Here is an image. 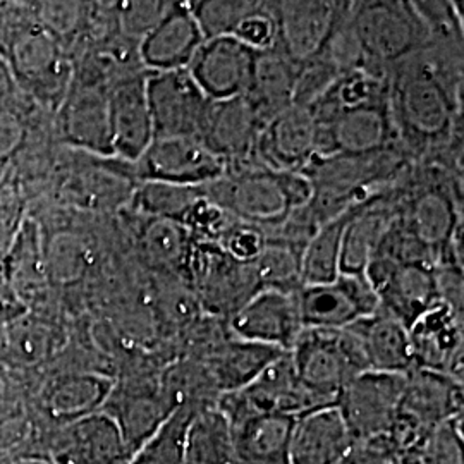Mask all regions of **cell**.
I'll return each mask as SVG.
<instances>
[{
  "instance_id": "cell-21",
  "label": "cell",
  "mask_w": 464,
  "mask_h": 464,
  "mask_svg": "<svg viewBox=\"0 0 464 464\" xmlns=\"http://www.w3.org/2000/svg\"><path fill=\"white\" fill-rule=\"evenodd\" d=\"M354 439L337 406H325L295 418L289 464H344Z\"/></svg>"
},
{
  "instance_id": "cell-12",
  "label": "cell",
  "mask_w": 464,
  "mask_h": 464,
  "mask_svg": "<svg viewBox=\"0 0 464 464\" xmlns=\"http://www.w3.org/2000/svg\"><path fill=\"white\" fill-rule=\"evenodd\" d=\"M316 157L370 155L389 149L394 136L389 102L315 117Z\"/></svg>"
},
{
  "instance_id": "cell-38",
  "label": "cell",
  "mask_w": 464,
  "mask_h": 464,
  "mask_svg": "<svg viewBox=\"0 0 464 464\" xmlns=\"http://www.w3.org/2000/svg\"><path fill=\"white\" fill-rule=\"evenodd\" d=\"M301 253V249L268 237L262 255L251 264L260 289L296 293L303 285Z\"/></svg>"
},
{
  "instance_id": "cell-37",
  "label": "cell",
  "mask_w": 464,
  "mask_h": 464,
  "mask_svg": "<svg viewBox=\"0 0 464 464\" xmlns=\"http://www.w3.org/2000/svg\"><path fill=\"white\" fill-rule=\"evenodd\" d=\"M140 245L151 266L166 270H184L193 239L172 220L150 218L140 234Z\"/></svg>"
},
{
  "instance_id": "cell-16",
  "label": "cell",
  "mask_w": 464,
  "mask_h": 464,
  "mask_svg": "<svg viewBox=\"0 0 464 464\" xmlns=\"http://www.w3.org/2000/svg\"><path fill=\"white\" fill-rule=\"evenodd\" d=\"M351 2H274L279 23V47L304 64L324 50Z\"/></svg>"
},
{
  "instance_id": "cell-18",
  "label": "cell",
  "mask_w": 464,
  "mask_h": 464,
  "mask_svg": "<svg viewBox=\"0 0 464 464\" xmlns=\"http://www.w3.org/2000/svg\"><path fill=\"white\" fill-rule=\"evenodd\" d=\"M109 114L114 157L138 162L153 141L145 74H128L109 84Z\"/></svg>"
},
{
  "instance_id": "cell-28",
  "label": "cell",
  "mask_w": 464,
  "mask_h": 464,
  "mask_svg": "<svg viewBox=\"0 0 464 464\" xmlns=\"http://www.w3.org/2000/svg\"><path fill=\"white\" fill-rule=\"evenodd\" d=\"M295 418L253 413L229 425L239 463H289L287 449Z\"/></svg>"
},
{
  "instance_id": "cell-10",
  "label": "cell",
  "mask_w": 464,
  "mask_h": 464,
  "mask_svg": "<svg viewBox=\"0 0 464 464\" xmlns=\"http://www.w3.org/2000/svg\"><path fill=\"white\" fill-rule=\"evenodd\" d=\"M153 140L198 138L210 107L188 69L150 72L147 76Z\"/></svg>"
},
{
  "instance_id": "cell-46",
  "label": "cell",
  "mask_w": 464,
  "mask_h": 464,
  "mask_svg": "<svg viewBox=\"0 0 464 464\" xmlns=\"http://www.w3.org/2000/svg\"><path fill=\"white\" fill-rule=\"evenodd\" d=\"M24 222L23 207L11 188L0 186V262L5 258Z\"/></svg>"
},
{
  "instance_id": "cell-22",
  "label": "cell",
  "mask_w": 464,
  "mask_h": 464,
  "mask_svg": "<svg viewBox=\"0 0 464 464\" xmlns=\"http://www.w3.org/2000/svg\"><path fill=\"white\" fill-rule=\"evenodd\" d=\"M461 382L431 370L415 368L406 373L404 392L398 411L435 433L444 423L461 415Z\"/></svg>"
},
{
  "instance_id": "cell-24",
  "label": "cell",
  "mask_w": 464,
  "mask_h": 464,
  "mask_svg": "<svg viewBox=\"0 0 464 464\" xmlns=\"http://www.w3.org/2000/svg\"><path fill=\"white\" fill-rule=\"evenodd\" d=\"M131 456L114 418L92 413L67 427L55 459L59 464H128Z\"/></svg>"
},
{
  "instance_id": "cell-9",
  "label": "cell",
  "mask_w": 464,
  "mask_h": 464,
  "mask_svg": "<svg viewBox=\"0 0 464 464\" xmlns=\"http://www.w3.org/2000/svg\"><path fill=\"white\" fill-rule=\"evenodd\" d=\"M184 270L191 274L201 303L212 314L231 318L260 291L251 264L234 262L217 243L193 241Z\"/></svg>"
},
{
  "instance_id": "cell-40",
  "label": "cell",
  "mask_w": 464,
  "mask_h": 464,
  "mask_svg": "<svg viewBox=\"0 0 464 464\" xmlns=\"http://www.w3.org/2000/svg\"><path fill=\"white\" fill-rule=\"evenodd\" d=\"M255 52L274 49L279 45V23L274 2H255L246 16L243 17L231 34Z\"/></svg>"
},
{
  "instance_id": "cell-48",
  "label": "cell",
  "mask_w": 464,
  "mask_h": 464,
  "mask_svg": "<svg viewBox=\"0 0 464 464\" xmlns=\"http://www.w3.org/2000/svg\"><path fill=\"white\" fill-rule=\"evenodd\" d=\"M26 136L24 122L11 105L0 107V164L13 157Z\"/></svg>"
},
{
  "instance_id": "cell-15",
  "label": "cell",
  "mask_w": 464,
  "mask_h": 464,
  "mask_svg": "<svg viewBox=\"0 0 464 464\" xmlns=\"http://www.w3.org/2000/svg\"><path fill=\"white\" fill-rule=\"evenodd\" d=\"M61 133L69 145L100 157H114L109 84L100 80H74L61 107Z\"/></svg>"
},
{
  "instance_id": "cell-8",
  "label": "cell",
  "mask_w": 464,
  "mask_h": 464,
  "mask_svg": "<svg viewBox=\"0 0 464 464\" xmlns=\"http://www.w3.org/2000/svg\"><path fill=\"white\" fill-rule=\"evenodd\" d=\"M304 329H346L381 310V301L363 274H339L327 284L301 285L296 291Z\"/></svg>"
},
{
  "instance_id": "cell-41",
  "label": "cell",
  "mask_w": 464,
  "mask_h": 464,
  "mask_svg": "<svg viewBox=\"0 0 464 464\" xmlns=\"http://www.w3.org/2000/svg\"><path fill=\"white\" fill-rule=\"evenodd\" d=\"M189 5L201 34L205 40H208L217 36H231L237 23L248 14L255 2H191Z\"/></svg>"
},
{
  "instance_id": "cell-35",
  "label": "cell",
  "mask_w": 464,
  "mask_h": 464,
  "mask_svg": "<svg viewBox=\"0 0 464 464\" xmlns=\"http://www.w3.org/2000/svg\"><path fill=\"white\" fill-rule=\"evenodd\" d=\"M207 402L184 399L128 464H183L188 427L199 406Z\"/></svg>"
},
{
  "instance_id": "cell-11",
  "label": "cell",
  "mask_w": 464,
  "mask_h": 464,
  "mask_svg": "<svg viewBox=\"0 0 464 464\" xmlns=\"http://www.w3.org/2000/svg\"><path fill=\"white\" fill-rule=\"evenodd\" d=\"M143 181L205 188L220 179L227 164L198 138H159L134 162Z\"/></svg>"
},
{
  "instance_id": "cell-2",
  "label": "cell",
  "mask_w": 464,
  "mask_h": 464,
  "mask_svg": "<svg viewBox=\"0 0 464 464\" xmlns=\"http://www.w3.org/2000/svg\"><path fill=\"white\" fill-rule=\"evenodd\" d=\"M389 107L394 130L416 143L442 140L456 117L450 84L420 52L396 64L389 78Z\"/></svg>"
},
{
  "instance_id": "cell-33",
  "label": "cell",
  "mask_w": 464,
  "mask_h": 464,
  "mask_svg": "<svg viewBox=\"0 0 464 464\" xmlns=\"http://www.w3.org/2000/svg\"><path fill=\"white\" fill-rule=\"evenodd\" d=\"M282 353L285 351L237 339L217 353L210 373L222 394L239 391L255 381Z\"/></svg>"
},
{
  "instance_id": "cell-20",
  "label": "cell",
  "mask_w": 464,
  "mask_h": 464,
  "mask_svg": "<svg viewBox=\"0 0 464 464\" xmlns=\"http://www.w3.org/2000/svg\"><path fill=\"white\" fill-rule=\"evenodd\" d=\"M266 124L248 99L210 102L198 140L227 166L253 159L256 140Z\"/></svg>"
},
{
  "instance_id": "cell-4",
  "label": "cell",
  "mask_w": 464,
  "mask_h": 464,
  "mask_svg": "<svg viewBox=\"0 0 464 464\" xmlns=\"http://www.w3.org/2000/svg\"><path fill=\"white\" fill-rule=\"evenodd\" d=\"M351 26L365 67L382 72L421 52L430 42L413 2H356L351 5Z\"/></svg>"
},
{
  "instance_id": "cell-3",
  "label": "cell",
  "mask_w": 464,
  "mask_h": 464,
  "mask_svg": "<svg viewBox=\"0 0 464 464\" xmlns=\"http://www.w3.org/2000/svg\"><path fill=\"white\" fill-rule=\"evenodd\" d=\"M289 358L298 381L325 404H335L343 389L368 370L358 335L346 329H303Z\"/></svg>"
},
{
  "instance_id": "cell-49",
  "label": "cell",
  "mask_w": 464,
  "mask_h": 464,
  "mask_svg": "<svg viewBox=\"0 0 464 464\" xmlns=\"http://www.w3.org/2000/svg\"><path fill=\"white\" fill-rule=\"evenodd\" d=\"M16 88V84L13 82L9 69L4 64L2 57H0V107L9 105V97L13 93V90Z\"/></svg>"
},
{
  "instance_id": "cell-29",
  "label": "cell",
  "mask_w": 464,
  "mask_h": 464,
  "mask_svg": "<svg viewBox=\"0 0 464 464\" xmlns=\"http://www.w3.org/2000/svg\"><path fill=\"white\" fill-rule=\"evenodd\" d=\"M375 201L377 198L366 201L349 217L343 236L339 274H363L385 232L396 218V214L389 208L375 207Z\"/></svg>"
},
{
  "instance_id": "cell-14",
  "label": "cell",
  "mask_w": 464,
  "mask_h": 464,
  "mask_svg": "<svg viewBox=\"0 0 464 464\" xmlns=\"http://www.w3.org/2000/svg\"><path fill=\"white\" fill-rule=\"evenodd\" d=\"M229 327L236 339L291 351L304 329L296 293L260 289L229 318Z\"/></svg>"
},
{
  "instance_id": "cell-44",
  "label": "cell",
  "mask_w": 464,
  "mask_h": 464,
  "mask_svg": "<svg viewBox=\"0 0 464 464\" xmlns=\"http://www.w3.org/2000/svg\"><path fill=\"white\" fill-rule=\"evenodd\" d=\"M109 385L102 379L82 377L72 379L63 385L57 394V404H61V411L69 415H92L93 406L100 404L107 396Z\"/></svg>"
},
{
  "instance_id": "cell-27",
  "label": "cell",
  "mask_w": 464,
  "mask_h": 464,
  "mask_svg": "<svg viewBox=\"0 0 464 464\" xmlns=\"http://www.w3.org/2000/svg\"><path fill=\"white\" fill-rule=\"evenodd\" d=\"M2 266L23 308L44 296L50 281L45 262V241L34 220L24 218L13 246L2 260Z\"/></svg>"
},
{
  "instance_id": "cell-17",
  "label": "cell",
  "mask_w": 464,
  "mask_h": 464,
  "mask_svg": "<svg viewBox=\"0 0 464 464\" xmlns=\"http://www.w3.org/2000/svg\"><path fill=\"white\" fill-rule=\"evenodd\" d=\"M318 128L308 107L293 105L268 121L256 140L253 157L262 166L303 172L316 157Z\"/></svg>"
},
{
  "instance_id": "cell-43",
  "label": "cell",
  "mask_w": 464,
  "mask_h": 464,
  "mask_svg": "<svg viewBox=\"0 0 464 464\" xmlns=\"http://www.w3.org/2000/svg\"><path fill=\"white\" fill-rule=\"evenodd\" d=\"M268 234L260 227L234 220L218 239L220 249L239 264H253L266 246Z\"/></svg>"
},
{
  "instance_id": "cell-19",
  "label": "cell",
  "mask_w": 464,
  "mask_h": 464,
  "mask_svg": "<svg viewBox=\"0 0 464 464\" xmlns=\"http://www.w3.org/2000/svg\"><path fill=\"white\" fill-rule=\"evenodd\" d=\"M205 36L189 4L172 2L164 16L140 40L138 55L151 72L188 69Z\"/></svg>"
},
{
  "instance_id": "cell-7",
  "label": "cell",
  "mask_w": 464,
  "mask_h": 464,
  "mask_svg": "<svg viewBox=\"0 0 464 464\" xmlns=\"http://www.w3.org/2000/svg\"><path fill=\"white\" fill-rule=\"evenodd\" d=\"M406 375L366 370L343 389L335 401L354 444L387 435L398 413Z\"/></svg>"
},
{
  "instance_id": "cell-26",
  "label": "cell",
  "mask_w": 464,
  "mask_h": 464,
  "mask_svg": "<svg viewBox=\"0 0 464 464\" xmlns=\"http://www.w3.org/2000/svg\"><path fill=\"white\" fill-rule=\"evenodd\" d=\"M299 67L301 64L295 63L279 45L256 52L253 80L245 97L264 124L293 107Z\"/></svg>"
},
{
  "instance_id": "cell-25",
  "label": "cell",
  "mask_w": 464,
  "mask_h": 464,
  "mask_svg": "<svg viewBox=\"0 0 464 464\" xmlns=\"http://www.w3.org/2000/svg\"><path fill=\"white\" fill-rule=\"evenodd\" d=\"M362 343L366 366L373 372L406 375L415 370L410 329L394 316L379 310L349 325Z\"/></svg>"
},
{
  "instance_id": "cell-36",
  "label": "cell",
  "mask_w": 464,
  "mask_h": 464,
  "mask_svg": "<svg viewBox=\"0 0 464 464\" xmlns=\"http://www.w3.org/2000/svg\"><path fill=\"white\" fill-rule=\"evenodd\" d=\"M57 348L55 331L34 316L19 314L5 322L0 335V351L19 365L44 362Z\"/></svg>"
},
{
  "instance_id": "cell-6",
  "label": "cell",
  "mask_w": 464,
  "mask_h": 464,
  "mask_svg": "<svg viewBox=\"0 0 464 464\" xmlns=\"http://www.w3.org/2000/svg\"><path fill=\"white\" fill-rule=\"evenodd\" d=\"M363 276L379 296L381 310L408 329L442 301L437 266L430 264H398L387 256L373 255Z\"/></svg>"
},
{
  "instance_id": "cell-31",
  "label": "cell",
  "mask_w": 464,
  "mask_h": 464,
  "mask_svg": "<svg viewBox=\"0 0 464 464\" xmlns=\"http://www.w3.org/2000/svg\"><path fill=\"white\" fill-rule=\"evenodd\" d=\"M236 463L229 421L216 404L199 406L186 433L183 464Z\"/></svg>"
},
{
  "instance_id": "cell-23",
  "label": "cell",
  "mask_w": 464,
  "mask_h": 464,
  "mask_svg": "<svg viewBox=\"0 0 464 464\" xmlns=\"http://www.w3.org/2000/svg\"><path fill=\"white\" fill-rule=\"evenodd\" d=\"M416 368L456 377V363L463 356L461 318L448 303L439 301L410 327Z\"/></svg>"
},
{
  "instance_id": "cell-45",
  "label": "cell",
  "mask_w": 464,
  "mask_h": 464,
  "mask_svg": "<svg viewBox=\"0 0 464 464\" xmlns=\"http://www.w3.org/2000/svg\"><path fill=\"white\" fill-rule=\"evenodd\" d=\"M164 2H130L121 7V24L128 36H140V40L164 16Z\"/></svg>"
},
{
  "instance_id": "cell-47",
  "label": "cell",
  "mask_w": 464,
  "mask_h": 464,
  "mask_svg": "<svg viewBox=\"0 0 464 464\" xmlns=\"http://www.w3.org/2000/svg\"><path fill=\"white\" fill-rule=\"evenodd\" d=\"M344 464H399L398 452L387 435L358 442Z\"/></svg>"
},
{
  "instance_id": "cell-42",
  "label": "cell",
  "mask_w": 464,
  "mask_h": 464,
  "mask_svg": "<svg viewBox=\"0 0 464 464\" xmlns=\"http://www.w3.org/2000/svg\"><path fill=\"white\" fill-rule=\"evenodd\" d=\"M86 246L71 236L59 234L49 245H45V262L49 279L59 282H71L78 279L86 268Z\"/></svg>"
},
{
  "instance_id": "cell-32",
  "label": "cell",
  "mask_w": 464,
  "mask_h": 464,
  "mask_svg": "<svg viewBox=\"0 0 464 464\" xmlns=\"http://www.w3.org/2000/svg\"><path fill=\"white\" fill-rule=\"evenodd\" d=\"M389 102V74L368 67L353 69L341 74L331 88L308 107L314 116L324 117L368 105Z\"/></svg>"
},
{
  "instance_id": "cell-34",
  "label": "cell",
  "mask_w": 464,
  "mask_h": 464,
  "mask_svg": "<svg viewBox=\"0 0 464 464\" xmlns=\"http://www.w3.org/2000/svg\"><path fill=\"white\" fill-rule=\"evenodd\" d=\"M356 208L322 224L308 239V243L304 245V249L301 253V284L303 285L327 284L337 279L341 272L343 236L348 226L349 217L353 216Z\"/></svg>"
},
{
  "instance_id": "cell-13",
  "label": "cell",
  "mask_w": 464,
  "mask_h": 464,
  "mask_svg": "<svg viewBox=\"0 0 464 464\" xmlns=\"http://www.w3.org/2000/svg\"><path fill=\"white\" fill-rule=\"evenodd\" d=\"M256 52L232 36L208 38L195 53L188 72L210 102L248 93Z\"/></svg>"
},
{
  "instance_id": "cell-39",
  "label": "cell",
  "mask_w": 464,
  "mask_h": 464,
  "mask_svg": "<svg viewBox=\"0 0 464 464\" xmlns=\"http://www.w3.org/2000/svg\"><path fill=\"white\" fill-rule=\"evenodd\" d=\"M203 195V188L143 181L136 191V207L150 218H166L179 224L193 201Z\"/></svg>"
},
{
  "instance_id": "cell-30",
  "label": "cell",
  "mask_w": 464,
  "mask_h": 464,
  "mask_svg": "<svg viewBox=\"0 0 464 464\" xmlns=\"http://www.w3.org/2000/svg\"><path fill=\"white\" fill-rule=\"evenodd\" d=\"M416 239L427 246L433 258L448 255L458 229V212L446 193L430 189L413 201L410 214L402 218Z\"/></svg>"
},
{
  "instance_id": "cell-50",
  "label": "cell",
  "mask_w": 464,
  "mask_h": 464,
  "mask_svg": "<svg viewBox=\"0 0 464 464\" xmlns=\"http://www.w3.org/2000/svg\"><path fill=\"white\" fill-rule=\"evenodd\" d=\"M236 464H289V463H239V461H237V463Z\"/></svg>"
},
{
  "instance_id": "cell-1",
  "label": "cell",
  "mask_w": 464,
  "mask_h": 464,
  "mask_svg": "<svg viewBox=\"0 0 464 464\" xmlns=\"http://www.w3.org/2000/svg\"><path fill=\"white\" fill-rule=\"evenodd\" d=\"M203 189L232 218L266 232L279 229L314 193L303 172L274 170L262 166L255 157L227 166L220 179Z\"/></svg>"
},
{
  "instance_id": "cell-5",
  "label": "cell",
  "mask_w": 464,
  "mask_h": 464,
  "mask_svg": "<svg viewBox=\"0 0 464 464\" xmlns=\"http://www.w3.org/2000/svg\"><path fill=\"white\" fill-rule=\"evenodd\" d=\"M2 61L17 88L40 103L61 107L74 76L57 34L42 23L17 28L5 44Z\"/></svg>"
}]
</instances>
